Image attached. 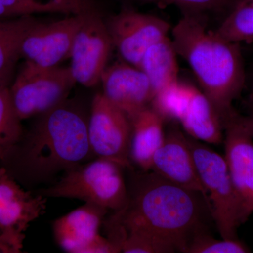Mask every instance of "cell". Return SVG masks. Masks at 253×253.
Here are the masks:
<instances>
[{"label": "cell", "mask_w": 253, "mask_h": 253, "mask_svg": "<svg viewBox=\"0 0 253 253\" xmlns=\"http://www.w3.org/2000/svg\"><path fill=\"white\" fill-rule=\"evenodd\" d=\"M187 139L219 234L224 239H238V228L244 222L224 156L189 136Z\"/></svg>", "instance_id": "cell-5"}, {"label": "cell", "mask_w": 253, "mask_h": 253, "mask_svg": "<svg viewBox=\"0 0 253 253\" xmlns=\"http://www.w3.org/2000/svg\"><path fill=\"white\" fill-rule=\"evenodd\" d=\"M37 117L0 162L26 187L49 183L94 156L88 138V120L68 100Z\"/></svg>", "instance_id": "cell-2"}, {"label": "cell", "mask_w": 253, "mask_h": 253, "mask_svg": "<svg viewBox=\"0 0 253 253\" xmlns=\"http://www.w3.org/2000/svg\"><path fill=\"white\" fill-rule=\"evenodd\" d=\"M98 9L95 0H0V20L44 14L69 16Z\"/></svg>", "instance_id": "cell-18"}, {"label": "cell", "mask_w": 253, "mask_h": 253, "mask_svg": "<svg viewBox=\"0 0 253 253\" xmlns=\"http://www.w3.org/2000/svg\"><path fill=\"white\" fill-rule=\"evenodd\" d=\"M46 198L23 189L0 167V235L22 252L30 224L45 212Z\"/></svg>", "instance_id": "cell-10"}, {"label": "cell", "mask_w": 253, "mask_h": 253, "mask_svg": "<svg viewBox=\"0 0 253 253\" xmlns=\"http://www.w3.org/2000/svg\"><path fill=\"white\" fill-rule=\"evenodd\" d=\"M100 82L102 94L129 118L149 106L152 99L149 78L141 69L129 63H117L106 67Z\"/></svg>", "instance_id": "cell-14"}, {"label": "cell", "mask_w": 253, "mask_h": 253, "mask_svg": "<svg viewBox=\"0 0 253 253\" xmlns=\"http://www.w3.org/2000/svg\"><path fill=\"white\" fill-rule=\"evenodd\" d=\"M191 84L177 81L154 94L149 106L166 121H178L185 108Z\"/></svg>", "instance_id": "cell-23"}, {"label": "cell", "mask_w": 253, "mask_h": 253, "mask_svg": "<svg viewBox=\"0 0 253 253\" xmlns=\"http://www.w3.org/2000/svg\"><path fill=\"white\" fill-rule=\"evenodd\" d=\"M249 248L238 239L218 240L207 232L194 236L186 247V253H247Z\"/></svg>", "instance_id": "cell-25"}, {"label": "cell", "mask_w": 253, "mask_h": 253, "mask_svg": "<svg viewBox=\"0 0 253 253\" xmlns=\"http://www.w3.org/2000/svg\"><path fill=\"white\" fill-rule=\"evenodd\" d=\"M246 121H247L248 126H249L250 131H251L253 138V116L251 118H246Z\"/></svg>", "instance_id": "cell-27"}, {"label": "cell", "mask_w": 253, "mask_h": 253, "mask_svg": "<svg viewBox=\"0 0 253 253\" xmlns=\"http://www.w3.org/2000/svg\"><path fill=\"white\" fill-rule=\"evenodd\" d=\"M171 33L176 54L189 65L201 91L225 126L236 114L232 104L245 83L239 43L223 39L205 21L186 15H182Z\"/></svg>", "instance_id": "cell-3"}, {"label": "cell", "mask_w": 253, "mask_h": 253, "mask_svg": "<svg viewBox=\"0 0 253 253\" xmlns=\"http://www.w3.org/2000/svg\"><path fill=\"white\" fill-rule=\"evenodd\" d=\"M76 83L70 68H42L25 62L9 86L18 117L23 121L54 109L67 101Z\"/></svg>", "instance_id": "cell-6"}, {"label": "cell", "mask_w": 253, "mask_h": 253, "mask_svg": "<svg viewBox=\"0 0 253 253\" xmlns=\"http://www.w3.org/2000/svg\"><path fill=\"white\" fill-rule=\"evenodd\" d=\"M149 1H156V0H149Z\"/></svg>", "instance_id": "cell-28"}, {"label": "cell", "mask_w": 253, "mask_h": 253, "mask_svg": "<svg viewBox=\"0 0 253 253\" xmlns=\"http://www.w3.org/2000/svg\"><path fill=\"white\" fill-rule=\"evenodd\" d=\"M224 129V158L246 222L253 213V138L246 118L237 114L226 123Z\"/></svg>", "instance_id": "cell-13"}, {"label": "cell", "mask_w": 253, "mask_h": 253, "mask_svg": "<svg viewBox=\"0 0 253 253\" xmlns=\"http://www.w3.org/2000/svg\"><path fill=\"white\" fill-rule=\"evenodd\" d=\"M176 56L172 40L168 36L150 46L144 53L139 69L149 78L153 96L163 88L179 81Z\"/></svg>", "instance_id": "cell-19"}, {"label": "cell", "mask_w": 253, "mask_h": 253, "mask_svg": "<svg viewBox=\"0 0 253 253\" xmlns=\"http://www.w3.org/2000/svg\"><path fill=\"white\" fill-rule=\"evenodd\" d=\"M176 6L182 15L199 18L208 24L210 20L220 23L244 0H164Z\"/></svg>", "instance_id": "cell-24"}, {"label": "cell", "mask_w": 253, "mask_h": 253, "mask_svg": "<svg viewBox=\"0 0 253 253\" xmlns=\"http://www.w3.org/2000/svg\"><path fill=\"white\" fill-rule=\"evenodd\" d=\"M214 32L231 42H253V0H244L240 3Z\"/></svg>", "instance_id": "cell-21"}, {"label": "cell", "mask_w": 253, "mask_h": 253, "mask_svg": "<svg viewBox=\"0 0 253 253\" xmlns=\"http://www.w3.org/2000/svg\"><path fill=\"white\" fill-rule=\"evenodd\" d=\"M113 43L99 10L89 11L73 42L71 69L76 83L93 87L101 81L107 67Z\"/></svg>", "instance_id": "cell-8"}, {"label": "cell", "mask_w": 253, "mask_h": 253, "mask_svg": "<svg viewBox=\"0 0 253 253\" xmlns=\"http://www.w3.org/2000/svg\"><path fill=\"white\" fill-rule=\"evenodd\" d=\"M178 122L188 135L196 140L212 144L224 141V122L206 94L192 84Z\"/></svg>", "instance_id": "cell-16"}, {"label": "cell", "mask_w": 253, "mask_h": 253, "mask_svg": "<svg viewBox=\"0 0 253 253\" xmlns=\"http://www.w3.org/2000/svg\"><path fill=\"white\" fill-rule=\"evenodd\" d=\"M91 152L96 158H106L130 168V120L126 113L101 94L95 95L87 123Z\"/></svg>", "instance_id": "cell-7"}, {"label": "cell", "mask_w": 253, "mask_h": 253, "mask_svg": "<svg viewBox=\"0 0 253 253\" xmlns=\"http://www.w3.org/2000/svg\"><path fill=\"white\" fill-rule=\"evenodd\" d=\"M109 210L85 203L55 219L53 234L58 246L70 253H118L119 249L100 234Z\"/></svg>", "instance_id": "cell-9"}, {"label": "cell", "mask_w": 253, "mask_h": 253, "mask_svg": "<svg viewBox=\"0 0 253 253\" xmlns=\"http://www.w3.org/2000/svg\"><path fill=\"white\" fill-rule=\"evenodd\" d=\"M0 253H18L14 246L1 235H0Z\"/></svg>", "instance_id": "cell-26"}, {"label": "cell", "mask_w": 253, "mask_h": 253, "mask_svg": "<svg viewBox=\"0 0 253 253\" xmlns=\"http://www.w3.org/2000/svg\"><path fill=\"white\" fill-rule=\"evenodd\" d=\"M21 122L13 106L9 84L0 83V162L22 135Z\"/></svg>", "instance_id": "cell-22"}, {"label": "cell", "mask_w": 253, "mask_h": 253, "mask_svg": "<svg viewBox=\"0 0 253 253\" xmlns=\"http://www.w3.org/2000/svg\"><path fill=\"white\" fill-rule=\"evenodd\" d=\"M87 13L69 15L48 23H37L21 43V58L40 67L58 66L70 58L75 38Z\"/></svg>", "instance_id": "cell-11"}, {"label": "cell", "mask_w": 253, "mask_h": 253, "mask_svg": "<svg viewBox=\"0 0 253 253\" xmlns=\"http://www.w3.org/2000/svg\"><path fill=\"white\" fill-rule=\"evenodd\" d=\"M38 22L35 16L0 20V83L9 84L16 63L21 58V43Z\"/></svg>", "instance_id": "cell-20"}, {"label": "cell", "mask_w": 253, "mask_h": 253, "mask_svg": "<svg viewBox=\"0 0 253 253\" xmlns=\"http://www.w3.org/2000/svg\"><path fill=\"white\" fill-rule=\"evenodd\" d=\"M106 25L113 46L126 63L138 68L146 50L172 29L163 18L130 9L113 16Z\"/></svg>", "instance_id": "cell-12"}, {"label": "cell", "mask_w": 253, "mask_h": 253, "mask_svg": "<svg viewBox=\"0 0 253 253\" xmlns=\"http://www.w3.org/2000/svg\"><path fill=\"white\" fill-rule=\"evenodd\" d=\"M129 159L144 172L151 170L155 153L164 141V120L150 106L129 118Z\"/></svg>", "instance_id": "cell-17"}, {"label": "cell", "mask_w": 253, "mask_h": 253, "mask_svg": "<svg viewBox=\"0 0 253 253\" xmlns=\"http://www.w3.org/2000/svg\"><path fill=\"white\" fill-rule=\"evenodd\" d=\"M126 207L113 212L103 225L107 235L141 231L166 240L185 253L194 236L207 232L212 217L207 198L158 175L136 176Z\"/></svg>", "instance_id": "cell-1"}, {"label": "cell", "mask_w": 253, "mask_h": 253, "mask_svg": "<svg viewBox=\"0 0 253 253\" xmlns=\"http://www.w3.org/2000/svg\"><path fill=\"white\" fill-rule=\"evenodd\" d=\"M118 163L97 158L70 169L56 182L37 194L91 203L113 212L123 209L129 200L123 169Z\"/></svg>", "instance_id": "cell-4"}, {"label": "cell", "mask_w": 253, "mask_h": 253, "mask_svg": "<svg viewBox=\"0 0 253 253\" xmlns=\"http://www.w3.org/2000/svg\"><path fill=\"white\" fill-rule=\"evenodd\" d=\"M151 170L176 185L198 191L207 198L187 136L179 129H171L166 134L153 157Z\"/></svg>", "instance_id": "cell-15"}]
</instances>
